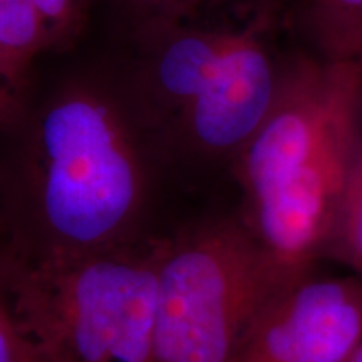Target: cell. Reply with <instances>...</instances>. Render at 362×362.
I'll return each mask as SVG.
<instances>
[{"instance_id":"obj_1","label":"cell","mask_w":362,"mask_h":362,"mask_svg":"<svg viewBox=\"0 0 362 362\" xmlns=\"http://www.w3.org/2000/svg\"><path fill=\"white\" fill-rule=\"evenodd\" d=\"M29 206L37 243L22 257L83 255L131 242L161 151L123 76L81 72L22 106Z\"/></svg>"},{"instance_id":"obj_2","label":"cell","mask_w":362,"mask_h":362,"mask_svg":"<svg viewBox=\"0 0 362 362\" xmlns=\"http://www.w3.org/2000/svg\"><path fill=\"white\" fill-rule=\"evenodd\" d=\"M275 27L269 0H200L126 39L121 76L161 151L233 161L277 98Z\"/></svg>"},{"instance_id":"obj_3","label":"cell","mask_w":362,"mask_h":362,"mask_svg":"<svg viewBox=\"0 0 362 362\" xmlns=\"http://www.w3.org/2000/svg\"><path fill=\"white\" fill-rule=\"evenodd\" d=\"M361 141V81L349 59L285 61L277 98L233 165L243 223L292 277L325 259Z\"/></svg>"},{"instance_id":"obj_4","label":"cell","mask_w":362,"mask_h":362,"mask_svg":"<svg viewBox=\"0 0 362 362\" xmlns=\"http://www.w3.org/2000/svg\"><path fill=\"white\" fill-rule=\"evenodd\" d=\"M166 240L69 257H8L0 280L47 362H151Z\"/></svg>"},{"instance_id":"obj_5","label":"cell","mask_w":362,"mask_h":362,"mask_svg":"<svg viewBox=\"0 0 362 362\" xmlns=\"http://www.w3.org/2000/svg\"><path fill=\"white\" fill-rule=\"evenodd\" d=\"M296 280L242 218L166 240L151 362H226L260 312Z\"/></svg>"},{"instance_id":"obj_6","label":"cell","mask_w":362,"mask_h":362,"mask_svg":"<svg viewBox=\"0 0 362 362\" xmlns=\"http://www.w3.org/2000/svg\"><path fill=\"white\" fill-rule=\"evenodd\" d=\"M362 339V277H305L253 320L226 362H344Z\"/></svg>"},{"instance_id":"obj_7","label":"cell","mask_w":362,"mask_h":362,"mask_svg":"<svg viewBox=\"0 0 362 362\" xmlns=\"http://www.w3.org/2000/svg\"><path fill=\"white\" fill-rule=\"evenodd\" d=\"M49 56L34 0H0V72L25 94L35 62Z\"/></svg>"},{"instance_id":"obj_8","label":"cell","mask_w":362,"mask_h":362,"mask_svg":"<svg viewBox=\"0 0 362 362\" xmlns=\"http://www.w3.org/2000/svg\"><path fill=\"white\" fill-rule=\"evenodd\" d=\"M325 259L362 277V141L339 203Z\"/></svg>"},{"instance_id":"obj_9","label":"cell","mask_w":362,"mask_h":362,"mask_svg":"<svg viewBox=\"0 0 362 362\" xmlns=\"http://www.w3.org/2000/svg\"><path fill=\"white\" fill-rule=\"evenodd\" d=\"M98 0H34L49 54H66L84 39Z\"/></svg>"},{"instance_id":"obj_10","label":"cell","mask_w":362,"mask_h":362,"mask_svg":"<svg viewBox=\"0 0 362 362\" xmlns=\"http://www.w3.org/2000/svg\"><path fill=\"white\" fill-rule=\"evenodd\" d=\"M200 0H107L112 17L126 39L170 21Z\"/></svg>"},{"instance_id":"obj_11","label":"cell","mask_w":362,"mask_h":362,"mask_svg":"<svg viewBox=\"0 0 362 362\" xmlns=\"http://www.w3.org/2000/svg\"><path fill=\"white\" fill-rule=\"evenodd\" d=\"M310 17L325 47L362 30V0H310Z\"/></svg>"},{"instance_id":"obj_12","label":"cell","mask_w":362,"mask_h":362,"mask_svg":"<svg viewBox=\"0 0 362 362\" xmlns=\"http://www.w3.org/2000/svg\"><path fill=\"white\" fill-rule=\"evenodd\" d=\"M0 362H47L13 314L0 280Z\"/></svg>"},{"instance_id":"obj_13","label":"cell","mask_w":362,"mask_h":362,"mask_svg":"<svg viewBox=\"0 0 362 362\" xmlns=\"http://www.w3.org/2000/svg\"><path fill=\"white\" fill-rule=\"evenodd\" d=\"M324 56H336L349 59L352 64L356 66L357 74L361 81V115H362V30L341 37L329 45H325Z\"/></svg>"},{"instance_id":"obj_14","label":"cell","mask_w":362,"mask_h":362,"mask_svg":"<svg viewBox=\"0 0 362 362\" xmlns=\"http://www.w3.org/2000/svg\"><path fill=\"white\" fill-rule=\"evenodd\" d=\"M25 94L17 90L0 72V126H13L19 119Z\"/></svg>"},{"instance_id":"obj_15","label":"cell","mask_w":362,"mask_h":362,"mask_svg":"<svg viewBox=\"0 0 362 362\" xmlns=\"http://www.w3.org/2000/svg\"><path fill=\"white\" fill-rule=\"evenodd\" d=\"M344 362H362V339L359 341V344L354 347V351L351 352L349 357H347Z\"/></svg>"}]
</instances>
